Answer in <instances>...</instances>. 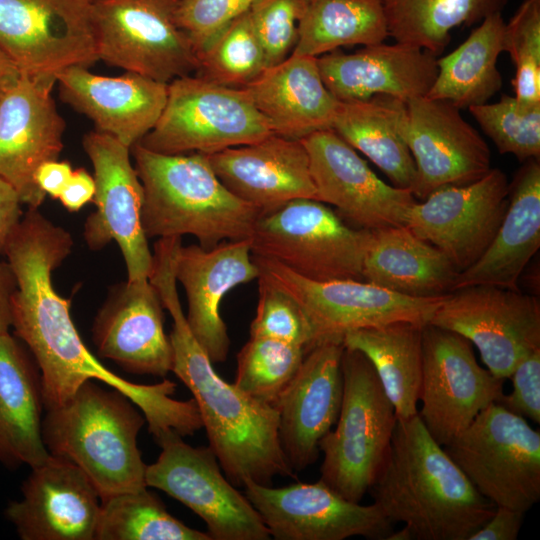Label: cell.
<instances>
[{"mask_svg":"<svg viewBox=\"0 0 540 540\" xmlns=\"http://www.w3.org/2000/svg\"><path fill=\"white\" fill-rule=\"evenodd\" d=\"M506 174L491 168L469 184L440 188L410 209L405 226L439 249L461 272L493 240L508 206Z\"/></svg>","mask_w":540,"mask_h":540,"instance_id":"17","label":"cell"},{"mask_svg":"<svg viewBox=\"0 0 540 540\" xmlns=\"http://www.w3.org/2000/svg\"><path fill=\"white\" fill-rule=\"evenodd\" d=\"M95 540H212L172 516L148 487L101 502Z\"/></svg>","mask_w":540,"mask_h":540,"instance_id":"38","label":"cell"},{"mask_svg":"<svg viewBox=\"0 0 540 540\" xmlns=\"http://www.w3.org/2000/svg\"><path fill=\"white\" fill-rule=\"evenodd\" d=\"M171 433L157 444L161 452L147 465V487L157 488L192 510L212 540H268L270 532L251 502L221 473L208 447H193Z\"/></svg>","mask_w":540,"mask_h":540,"instance_id":"12","label":"cell"},{"mask_svg":"<svg viewBox=\"0 0 540 540\" xmlns=\"http://www.w3.org/2000/svg\"><path fill=\"white\" fill-rule=\"evenodd\" d=\"M82 144L94 169L96 205L84 224L85 242L91 250H100L115 241L127 280H148L153 253L142 227L144 191L130 159L131 148L96 129L84 135Z\"/></svg>","mask_w":540,"mask_h":540,"instance_id":"16","label":"cell"},{"mask_svg":"<svg viewBox=\"0 0 540 540\" xmlns=\"http://www.w3.org/2000/svg\"><path fill=\"white\" fill-rule=\"evenodd\" d=\"M505 23L502 13L486 17L455 50L437 59V75L426 96L461 110L487 103L499 92L497 61L504 52Z\"/></svg>","mask_w":540,"mask_h":540,"instance_id":"35","label":"cell"},{"mask_svg":"<svg viewBox=\"0 0 540 540\" xmlns=\"http://www.w3.org/2000/svg\"><path fill=\"white\" fill-rule=\"evenodd\" d=\"M368 492L391 522L403 524L411 540H469L496 508L418 414L397 419L389 451Z\"/></svg>","mask_w":540,"mask_h":540,"instance_id":"3","label":"cell"},{"mask_svg":"<svg viewBox=\"0 0 540 540\" xmlns=\"http://www.w3.org/2000/svg\"><path fill=\"white\" fill-rule=\"evenodd\" d=\"M406 109L404 137L415 163L410 191L416 199L472 183L491 169L487 143L460 109L427 96L407 101Z\"/></svg>","mask_w":540,"mask_h":540,"instance_id":"21","label":"cell"},{"mask_svg":"<svg viewBox=\"0 0 540 540\" xmlns=\"http://www.w3.org/2000/svg\"><path fill=\"white\" fill-rule=\"evenodd\" d=\"M43 410L34 357L15 335L0 334V464L32 468L50 456L42 439Z\"/></svg>","mask_w":540,"mask_h":540,"instance_id":"31","label":"cell"},{"mask_svg":"<svg viewBox=\"0 0 540 540\" xmlns=\"http://www.w3.org/2000/svg\"><path fill=\"white\" fill-rule=\"evenodd\" d=\"M469 112L501 154L520 162L540 157V104L522 109L514 96L472 106Z\"/></svg>","mask_w":540,"mask_h":540,"instance_id":"41","label":"cell"},{"mask_svg":"<svg viewBox=\"0 0 540 540\" xmlns=\"http://www.w3.org/2000/svg\"><path fill=\"white\" fill-rule=\"evenodd\" d=\"M370 230L354 228L325 203L296 199L259 216L252 254L275 260L314 281L363 280Z\"/></svg>","mask_w":540,"mask_h":540,"instance_id":"8","label":"cell"},{"mask_svg":"<svg viewBox=\"0 0 540 540\" xmlns=\"http://www.w3.org/2000/svg\"><path fill=\"white\" fill-rule=\"evenodd\" d=\"M304 348L266 337H250L237 354L234 384L250 397L274 406L297 373Z\"/></svg>","mask_w":540,"mask_h":540,"instance_id":"40","label":"cell"},{"mask_svg":"<svg viewBox=\"0 0 540 540\" xmlns=\"http://www.w3.org/2000/svg\"><path fill=\"white\" fill-rule=\"evenodd\" d=\"M55 84L54 75L20 73L0 96V177L30 209L47 196L34 181L37 168L63 149L66 123L52 96Z\"/></svg>","mask_w":540,"mask_h":540,"instance_id":"19","label":"cell"},{"mask_svg":"<svg viewBox=\"0 0 540 540\" xmlns=\"http://www.w3.org/2000/svg\"><path fill=\"white\" fill-rule=\"evenodd\" d=\"M406 102L388 95L339 101L332 129L393 183L411 190L415 163L404 137Z\"/></svg>","mask_w":540,"mask_h":540,"instance_id":"33","label":"cell"},{"mask_svg":"<svg viewBox=\"0 0 540 540\" xmlns=\"http://www.w3.org/2000/svg\"><path fill=\"white\" fill-rule=\"evenodd\" d=\"M163 309L149 280H127L111 288L91 330L98 355L128 373L165 377L172 371L173 350Z\"/></svg>","mask_w":540,"mask_h":540,"instance_id":"25","label":"cell"},{"mask_svg":"<svg viewBox=\"0 0 540 540\" xmlns=\"http://www.w3.org/2000/svg\"><path fill=\"white\" fill-rule=\"evenodd\" d=\"M90 1H92V0H90Z\"/></svg>","mask_w":540,"mask_h":540,"instance_id":"55","label":"cell"},{"mask_svg":"<svg viewBox=\"0 0 540 540\" xmlns=\"http://www.w3.org/2000/svg\"><path fill=\"white\" fill-rule=\"evenodd\" d=\"M503 379L482 368L463 336L427 324L422 332V377L418 415L442 446L464 431L501 397Z\"/></svg>","mask_w":540,"mask_h":540,"instance_id":"14","label":"cell"},{"mask_svg":"<svg viewBox=\"0 0 540 540\" xmlns=\"http://www.w3.org/2000/svg\"><path fill=\"white\" fill-rule=\"evenodd\" d=\"M173 1H176V0H173Z\"/></svg>","mask_w":540,"mask_h":540,"instance_id":"54","label":"cell"},{"mask_svg":"<svg viewBox=\"0 0 540 540\" xmlns=\"http://www.w3.org/2000/svg\"><path fill=\"white\" fill-rule=\"evenodd\" d=\"M259 281L256 314L250 325V337H266L304 348L314 347L310 322L301 307L287 294Z\"/></svg>","mask_w":540,"mask_h":540,"instance_id":"43","label":"cell"},{"mask_svg":"<svg viewBox=\"0 0 540 540\" xmlns=\"http://www.w3.org/2000/svg\"><path fill=\"white\" fill-rule=\"evenodd\" d=\"M476 490L496 506L528 512L540 499V433L492 403L443 446Z\"/></svg>","mask_w":540,"mask_h":540,"instance_id":"7","label":"cell"},{"mask_svg":"<svg viewBox=\"0 0 540 540\" xmlns=\"http://www.w3.org/2000/svg\"><path fill=\"white\" fill-rule=\"evenodd\" d=\"M174 271L186 293L190 331L212 363L224 362L231 342L220 304L230 290L259 277L251 239L225 240L210 249L181 243Z\"/></svg>","mask_w":540,"mask_h":540,"instance_id":"24","label":"cell"},{"mask_svg":"<svg viewBox=\"0 0 540 540\" xmlns=\"http://www.w3.org/2000/svg\"><path fill=\"white\" fill-rule=\"evenodd\" d=\"M131 154L144 191L141 222L147 238L189 234L210 249L251 237L260 213L223 185L208 155L163 154L139 143Z\"/></svg>","mask_w":540,"mask_h":540,"instance_id":"4","label":"cell"},{"mask_svg":"<svg viewBox=\"0 0 540 540\" xmlns=\"http://www.w3.org/2000/svg\"><path fill=\"white\" fill-rule=\"evenodd\" d=\"M73 239L38 209H28L11 233L3 255L16 281L11 327L34 357L46 410L64 404L88 380L115 387L119 375L104 366L82 341L70 300L54 288L53 271L71 253Z\"/></svg>","mask_w":540,"mask_h":540,"instance_id":"1","label":"cell"},{"mask_svg":"<svg viewBox=\"0 0 540 540\" xmlns=\"http://www.w3.org/2000/svg\"><path fill=\"white\" fill-rule=\"evenodd\" d=\"M273 134L242 88L187 75L168 83L160 118L138 143L163 154L211 155Z\"/></svg>","mask_w":540,"mask_h":540,"instance_id":"9","label":"cell"},{"mask_svg":"<svg viewBox=\"0 0 540 540\" xmlns=\"http://www.w3.org/2000/svg\"><path fill=\"white\" fill-rule=\"evenodd\" d=\"M258 280L290 296L312 327L314 346L340 342L348 332L406 321L427 325L444 297H412L363 280L314 281L281 263L252 254ZM343 344V343H342Z\"/></svg>","mask_w":540,"mask_h":540,"instance_id":"10","label":"cell"},{"mask_svg":"<svg viewBox=\"0 0 540 540\" xmlns=\"http://www.w3.org/2000/svg\"><path fill=\"white\" fill-rule=\"evenodd\" d=\"M173 252L169 246L154 251L148 279L173 320L171 372L191 391L209 447L235 487L249 481L270 486L276 476L292 477L279 440L276 409L221 378L190 331L178 296Z\"/></svg>","mask_w":540,"mask_h":540,"instance_id":"2","label":"cell"},{"mask_svg":"<svg viewBox=\"0 0 540 540\" xmlns=\"http://www.w3.org/2000/svg\"><path fill=\"white\" fill-rule=\"evenodd\" d=\"M0 47L27 75L97 60L90 0H0Z\"/></svg>","mask_w":540,"mask_h":540,"instance_id":"15","label":"cell"},{"mask_svg":"<svg viewBox=\"0 0 540 540\" xmlns=\"http://www.w3.org/2000/svg\"><path fill=\"white\" fill-rule=\"evenodd\" d=\"M524 514L504 506H496L488 521L472 534L469 540H516L519 536Z\"/></svg>","mask_w":540,"mask_h":540,"instance_id":"47","label":"cell"},{"mask_svg":"<svg viewBox=\"0 0 540 540\" xmlns=\"http://www.w3.org/2000/svg\"><path fill=\"white\" fill-rule=\"evenodd\" d=\"M6 518L22 540H95L100 496L75 464L50 455L32 467Z\"/></svg>","mask_w":540,"mask_h":540,"instance_id":"22","label":"cell"},{"mask_svg":"<svg viewBox=\"0 0 540 540\" xmlns=\"http://www.w3.org/2000/svg\"><path fill=\"white\" fill-rule=\"evenodd\" d=\"M15 289L16 281L9 264L0 261V334L10 332V302Z\"/></svg>","mask_w":540,"mask_h":540,"instance_id":"51","label":"cell"},{"mask_svg":"<svg viewBox=\"0 0 540 540\" xmlns=\"http://www.w3.org/2000/svg\"><path fill=\"white\" fill-rule=\"evenodd\" d=\"M173 0H92L98 60L163 83L191 75L198 54Z\"/></svg>","mask_w":540,"mask_h":540,"instance_id":"11","label":"cell"},{"mask_svg":"<svg viewBox=\"0 0 540 540\" xmlns=\"http://www.w3.org/2000/svg\"><path fill=\"white\" fill-rule=\"evenodd\" d=\"M55 77L63 102L130 148L153 129L167 101V83L132 72L109 77L71 66Z\"/></svg>","mask_w":540,"mask_h":540,"instance_id":"27","label":"cell"},{"mask_svg":"<svg viewBox=\"0 0 540 540\" xmlns=\"http://www.w3.org/2000/svg\"><path fill=\"white\" fill-rule=\"evenodd\" d=\"M244 488L277 540H387L395 530L378 505L347 500L320 479L277 488L249 481Z\"/></svg>","mask_w":540,"mask_h":540,"instance_id":"18","label":"cell"},{"mask_svg":"<svg viewBox=\"0 0 540 540\" xmlns=\"http://www.w3.org/2000/svg\"><path fill=\"white\" fill-rule=\"evenodd\" d=\"M310 0H257L249 10L267 66L289 57L297 44L299 22Z\"/></svg>","mask_w":540,"mask_h":540,"instance_id":"44","label":"cell"},{"mask_svg":"<svg viewBox=\"0 0 540 540\" xmlns=\"http://www.w3.org/2000/svg\"><path fill=\"white\" fill-rule=\"evenodd\" d=\"M95 381L84 382L63 405L45 410L42 439L50 455L87 475L102 502L147 487V464L137 445L146 419L126 395Z\"/></svg>","mask_w":540,"mask_h":540,"instance_id":"5","label":"cell"},{"mask_svg":"<svg viewBox=\"0 0 540 540\" xmlns=\"http://www.w3.org/2000/svg\"><path fill=\"white\" fill-rule=\"evenodd\" d=\"M459 271L436 247L405 225L370 230L363 281L412 297L453 291Z\"/></svg>","mask_w":540,"mask_h":540,"instance_id":"32","label":"cell"},{"mask_svg":"<svg viewBox=\"0 0 540 540\" xmlns=\"http://www.w3.org/2000/svg\"><path fill=\"white\" fill-rule=\"evenodd\" d=\"M73 169L68 161L49 160L42 163L34 174L37 187L53 199H59Z\"/></svg>","mask_w":540,"mask_h":540,"instance_id":"50","label":"cell"},{"mask_svg":"<svg viewBox=\"0 0 540 540\" xmlns=\"http://www.w3.org/2000/svg\"><path fill=\"white\" fill-rule=\"evenodd\" d=\"M317 200L336 207L358 228L405 225L417 199L408 189L382 181L356 150L333 129L303 139Z\"/></svg>","mask_w":540,"mask_h":540,"instance_id":"20","label":"cell"},{"mask_svg":"<svg viewBox=\"0 0 540 540\" xmlns=\"http://www.w3.org/2000/svg\"><path fill=\"white\" fill-rule=\"evenodd\" d=\"M387 36L381 0H310L292 54L319 57L343 46L382 43Z\"/></svg>","mask_w":540,"mask_h":540,"instance_id":"37","label":"cell"},{"mask_svg":"<svg viewBox=\"0 0 540 540\" xmlns=\"http://www.w3.org/2000/svg\"><path fill=\"white\" fill-rule=\"evenodd\" d=\"M423 325L399 321L348 332L345 349L364 354L394 406L397 419L418 414Z\"/></svg>","mask_w":540,"mask_h":540,"instance_id":"34","label":"cell"},{"mask_svg":"<svg viewBox=\"0 0 540 540\" xmlns=\"http://www.w3.org/2000/svg\"><path fill=\"white\" fill-rule=\"evenodd\" d=\"M523 163L509 184L508 206L493 240L459 272L453 291L474 285L519 290V278L540 247V163Z\"/></svg>","mask_w":540,"mask_h":540,"instance_id":"30","label":"cell"},{"mask_svg":"<svg viewBox=\"0 0 540 540\" xmlns=\"http://www.w3.org/2000/svg\"><path fill=\"white\" fill-rule=\"evenodd\" d=\"M340 342L310 349L294 378L274 404L282 450L293 472L313 465L319 443L336 424L343 398Z\"/></svg>","mask_w":540,"mask_h":540,"instance_id":"23","label":"cell"},{"mask_svg":"<svg viewBox=\"0 0 540 540\" xmlns=\"http://www.w3.org/2000/svg\"><path fill=\"white\" fill-rule=\"evenodd\" d=\"M428 324L466 338L486 368L503 380L540 349L539 300L520 290L490 285L455 290L444 297Z\"/></svg>","mask_w":540,"mask_h":540,"instance_id":"13","label":"cell"},{"mask_svg":"<svg viewBox=\"0 0 540 540\" xmlns=\"http://www.w3.org/2000/svg\"><path fill=\"white\" fill-rule=\"evenodd\" d=\"M242 89L273 134L301 140L332 129L339 101L326 88L317 57L291 54Z\"/></svg>","mask_w":540,"mask_h":540,"instance_id":"29","label":"cell"},{"mask_svg":"<svg viewBox=\"0 0 540 540\" xmlns=\"http://www.w3.org/2000/svg\"><path fill=\"white\" fill-rule=\"evenodd\" d=\"M268 68L249 11L231 21L199 55L197 76L215 84L244 88Z\"/></svg>","mask_w":540,"mask_h":540,"instance_id":"39","label":"cell"},{"mask_svg":"<svg viewBox=\"0 0 540 540\" xmlns=\"http://www.w3.org/2000/svg\"><path fill=\"white\" fill-rule=\"evenodd\" d=\"M257 0H176L174 18L192 42L198 57L231 21Z\"/></svg>","mask_w":540,"mask_h":540,"instance_id":"45","label":"cell"},{"mask_svg":"<svg viewBox=\"0 0 540 540\" xmlns=\"http://www.w3.org/2000/svg\"><path fill=\"white\" fill-rule=\"evenodd\" d=\"M20 76V71L0 47V87L5 88Z\"/></svg>","mask_w":540,"mask_h":540,"instance_id":"52","label":"cell"},{"mask_svg":"<svg viewBox=\"0 0 540 540\" xmlns=\"http://www.w3.org/2000/svg\"><path fill=\"white\" fill-rule=\"evenodd\" d=\"M508 0H381L388 35L434 56L450 42L451 30L502 13Z\"/></svg>","mask_w":540,"mask_h":540,"instance_id":"36","label":"cell"},{"mask_svg":"<svg viewBox=\"0 0 540 540\" xmlns=\"http://www.w3.org/2000/svg\"><path fill=\"white\" fill-rule=\"evenodd\" d=\"M223 185L261 215L296 199L317 200L301 140L276 134L208 155Z\"/></svg>","mask_w":540,"mask_h":540,"instance_id":"26","label":"cell"},{"mask_svg":"<svg viewBox=\"0 0 540 540\" xmlns=\"http://www.w3.org/2000/svg\"><path fill=\"white\" fill-rule=\"evenodd\" d=\"M504 51L515 66L511 81L522 109L540 104V0H524L505 23Z\"/></svg>","mask_w":540,"mask_h":540,"instance_id":"42","label":"cell"},{"mask_svg":"<svg viewBox=\"0 0 540 540\" xmlns=\"http://www.w3.org/2000/svg\"><path fill=\"white\" fill-rule=\"evenodd\" d=\"M343 398L335 428L320 441V480L342 497L360 503L389 451L395 409L368 358L357 350L342 355Z\"/></svg>","mask_w":540,"mask_h":540,"instance_id":"6","label":"cell"},{"mask_svg":"<svg viewBox=\"0 0 540 540\" xmlns=\"http://www.w3.org/2000/svg\"><path fill=\"white\" fill-rule=\"evenodd\" d=\"M23 214L17 191L0 177V254H3L5 245Z\"/></svg>","mask_w":540,"mask_h":540,"instance_id":"48","label":"cell"},{"mask_svg":"<svg viewBox=\"0 0 540 540\" xmlns=\"http://www.w3.org/2000/svg\"><path fill=\"white\" fill-rule=\"evenodd\" d=\"M513 389L496 402L510 412L540 424V349L534 351L510 375Z\"/></svg>","mask_w":540,"mask_h":540,"instance_id":"46","label":"cell"},{"mask_svg":"<svg viewBox=\"0 0 540 540\" xmlns=\"http://www.w3.org/2000/svg\"><path fill=\"white\" fill-rule=\"evenodd\" d=\"M322 80L341 102L388 95L407 102L426 96L437 75L433 54L403 43L364 46L354 53L334 50L317 57Z\"/></svg>","mask_w":540,"mask_h":540,"instance_id":"28","label":"cell"},{"mask_svg":"<svg viewBox=\"0 0 540 540\" xmlns=\"http://www.w3.org/2000/svg\"><path fill=\"white\" fill-rule=\"evenodd\" d=\"M95 181L85 168L73 170L71 177L62 191L59 200L70 212L79 211L88 202L93 201Z\"/></svg>","mask_w":540,"mask_h":540,"instance_id":"49","label":"cell"},{"mask_svg":"<svg viewBox=\"0 0 540 540\" xmlns=\"http://www.w3.org/2000/svg\"><path fill=\"white\" fill-rule=\"evenodd\" d=\"M2 90H3V88L0 87V96H1Z\"/></svg>","mask_w":540,"mask_h":540,"instance_id":"53","label":"cell"}]
</instances>
